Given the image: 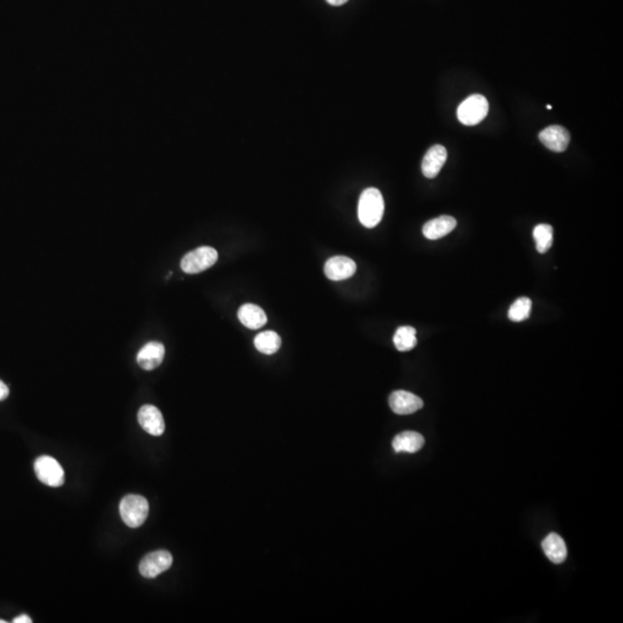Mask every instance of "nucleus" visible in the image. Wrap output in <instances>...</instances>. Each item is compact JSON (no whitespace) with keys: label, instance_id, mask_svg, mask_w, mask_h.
Listing matches in <instances>:
<instances>
[{"label":"nucleus","instance_id":"17","mask_svg":"<svg viewBox=\"0 0 623 623\" xmlns=\"http://www.w3.org/2000/svg\"><path fill=\"white\" fill-rule=\"evenodd\" d=\"M281 344V337L272 330L260 332L254 339L255 348L263 355H274L279 350Z\"/></svg>","mask_w":623,"mask_h":623},{"label":"nucleus","instance_id":"10","mask_svg":"<svg viewBox=\"0 0 623 623\" xmlns=\"http://www.w3.org/2000/svg\"><path fill=\"white\" fill-rule=\"evenodd\" d=\"M539 140L545 147L555 153L566 151L570 142L569 132L559 125H552L539 133Z\"/></svg>","mask_w":623,"mask_h":623},{"label":"nucleus","instance_id":"14","mask_svg":"<svg viewBox=\"0 0 623 623\" xmlns=\"http://www.w3.org/2000/svg\"><path fill=\"white\" fill-rule=\"evenodd\" d=\"M425 445V439L420 433L408 432L399 433L392 440V448L396 452H409L415 454L422 449Z\"/></svg>","mask_w":623,"mask_h":623},{"label":"nucleus","instance_id":"16","mask_svg":"<svg viewBox=\"0 0 623 623\" xmlns=\"http://www.w3.org/2000/svg\"><path fill=\"white\" fill-rule=\"evenodd\" d=\"M238 318L245 327L248 329H260L267 323V315L265 311L253 305V304H245L238 311Z\"/></svg>","mask_w":623,"mask_h":623},{"label":"nucleus","instance_id":"12","mask_svg":"<svg viewBox=\"0 0 623 623\" xmlns=\"http://www.w3.org/2000/svg\"><path fill=\"white\" fill-rule=\"evenodd\" d=\"M165 348L162 343L149 342L139 351L137 360L141 369L153 371L163 362Z\"/></svg>","mask_w":623,"mask_h":623},{"label":"nucleus","instance_id":"1","mask_svg":"<svg viewBox=\"0 0 623 623\" xmlns=\"http://www.w3.org/2000/svg\"><path fill=\"white\" fill-rule=\"evenodd\" d=\"M385 201L381 192L376 188H366L359 199V221L365 228L372 229L381 222Z\"/></svg>","mask_w":623,"mask_h":623},{"label":"nucleus","instance_id":"24","mask_svg":"<svg viewBox=\"0 0 623 623\" xmlns=\"http://www.w3.org/2000/svg\"><path fill=\"white\" fill-rule=\"evenodd\" d=\"M547 109H548V110H552V105H547Z\"/></svg>","mask_w":623,"mask_h":623},{"label":"nucleus","instance_id":"8","mask_svg":"<svg viewBox=\"0 0 623 623\" xmlns=\"http://www.w3.org/2000/svg\"><path fill=\"white\" fill-rule=\"evenodd\" d=\"M357 265L348 256H332L325 262V274L332 281H344L355 275Z\"/></svg>","mask_w":623,"mask_h":623},{"label":"nucleus","instance_id":"13","mask_svg":"<svg viewBox=\"0 0 623 623\" xmlns=\"http://www.w3.org/2000/svg\"><path fill=\"white\" fill-rule=\"evenodd\" d=\"M456 225H457V222L455 218L443 215V216L427 222L422 228V233L429 240H438V239L443 238L445 236L449 235L450 232L456 228Z\"/></svg>","mask_w":623,"mask_h":623},{"label":"nucleus","instance_id":"9","mask_svg":"<svg viewBox=\"0 0 623 623\" xmlns=\"http://www.w3.org/2000/svg\"><path fill=\"white\" fill-rule=\"evenodd\" d=\"M138 420L141 427L151 436H160L164 433V418L156 406H142L139 410Z\"/></svg>","mask_w":623,"mask_h":623},{"label":"nucleus","instance_id":"18","mask_svg":"<svg viewBox=\"0 0 623 623\" xmlns=\"http://www.w3.org/2000/svg\"><path fill=\"white\" fill-rule=\"evenodd\" d=\"M415 329L410 325L399 327L394 335V344L396 348L401 352L410 351L417 346V337H415Z\"/></svg>","mask_w":623,"mask_h":623},{"label":"nucleus","instance_id":"15","mask_svg":"<svg viewBox=\"0 0 623 623\" xmlns=\"http://www.w3.org/2000/svg\"><path fill=\"white\" fill-rule=\"evenodd\" d=\"M541 546H543L544 552L546 554L547 557L552 562L555 563V564H560V563H563L566 561L567 554H568L566 543H564V540L559 534H556V533L548 534L543 540Z\"/></svg>","mask_w":623,"mask_h":623},{"label":"nucleus","instance_id":"5","mask_svg":"<svg viewBox=\"0 0 623 623\" xmlns=\"http://www.w3.org/2000/svg\"><path fill=\"white\" fill-rule=\"evenodd\" d=\"M35 473L40 482L50 487H61L65 483L64 469L51 456H40L35 461Z\"/></svg>","mask_w":623,"mask_h":623},{"label":"nucleus","instance_id":"22","mask_svg":"<svg viewBox=\"0 0 623 623\" xmlns=\"http://www.w3.org/2000/svg\"><path fill=\"white\" fill-rule=\"evenodd\" d=\"M14 623H31L33 620H31V617H28V615H20V617H15L13 620Z\"/></svg>","mask_w":623,"mask_h":623},{"label":"nucleus","instance_id":"4","mask_svg":"<svg viewBox=\"0 0 623 623\" xmlns=\"http://www.w3.org/2000/svg\"><path fill=\"white\" fill-rule=\"evenodd\" d=\"M489 109V102L483 95H471L459 105L457 117L463 125L475 126L485 119Z\"/></svg>","mask_w":623,"mask_h":623},{"label":"nucleus","instance_id":"19","mask_svg":"<svg viewBox=\"0 0 623 623\" xmlns=\"http://www.w3.org/2000/svg\"><path fill=\"white\" fill-rule=\"evenodd\" d=\"M533 238L537 245V251L544 254L553 245V228L550 224L537 225L533 229Z\"/></svg>","mask_w":623,"mask_h":623},{"label":"nucleus","instance_id":"2","mask_svg":"<svg viewBox=\"0 0 623 623\" xmlns=\"http://www.w3.org/2000/svg\"><path fill=\"white\" fill-rule=\"evenodd\" d=\"M119 513L123 522L134 529L146 522L149 514V503L144 496L126 495L119 505Z\"/></svg>","mask_w":623,"mask_h":623},{"label":"nucleus","instance_id":"7","mask_svg":"<svg viewBox=\"0 0 623 623\" xmlns=\"http://www.w3.org/2000/svg\"><path fill=\"white\" fill-rule=\"evenodd\" d=\"M389 406L397 415H411L422 409L424 406L422 399L413 392L406 390H396L389 397Z\"/></svg>","mask_w":623,"mask_h":623},{"label":"nucleus","instance_id":"25","mask_svg":"<svg viewBox=\"0 0 623 623\" xmlns=\"http://www.w3.org/2000/svg\"><path fill=\"white\" fill-rule=\"evenodd\" d=\"M0 623H6V621H5V620H0Z\"/></svg>","mask_w":623,"mask_h":623},{"label":"nucleus","instance_id":"21","mask_svg":"<svg viewBox=\"0 0 623 623\" xmlns=\"http://www.w3.org/2000/svg\"><path fill=\"white\" fill-rule=\"evenodd\" d=\"M8 394H10V389L3 381H0V402L6 399Z\"/></svg>","mask_w":623,"mask_h":623},{"label":"nucleus","instance_id":"20","mask_svg":"<svg viewBox=\"0 0 623 623\" xmlns=\"http://www.w3.org/2000/svg\"><path fill=\"white\" fill-rule=\"evenodd\" d=\"M531 309H532L531 299L528 297H521L510 307L508 316L514 322L524 321L529 318Z\"/></svg>","mask_w":623,"mask_h":623},{"label":"nucleus","instance_id":"3","mask_svg":"<svg viewBox=\"0 0 623 623\" xmlns=\"http://www.w3.org/2000/svg\"><path fill=\"white\" fill-rule=\"evenodd\" d=\"M217 259L218 253L215 248L201 246L185 255L180 267L186 274H199L213 267Z\"/></svg>","mask_w":623,"mask_h":623},{"label":"nucleus","instance_id":"11","mask_svg":"<svg viewBox=\"0 0 623 623\" xmlns=\"http://www.w3.org/2000/svg\"><path fill=\"white\" fill-rule=\"evenodd\" d=\"M447 161V149L441 144H436L429 148L422 158V171L426 178L433 179L441 171Z\"/></svg>","mask_w":623,"mask_h":623},{"label":"nucleus","instance_id":"23","mask_svg":"<svg viewBox=\"0 0 623 623\" xmlns=\"http://www.w3.org/2000/svg\"><path fill=\"white\" fill-rule=\"evenodd\" d=\"M348 1V0H327V3H330L332 6H341Z\"/></svg>","mask_w":623,"mask_h":623},{"label":"nucleus","instance_id":"6","mask_svg":"<svg viewBox=\"0 0 623 623\" xmlns=\"http://www.w3.org/2000/svg\"><path fill=\"white\" fill-rule=\"evenodd\" d=\"M174 562V557L168 551H156L153 553L147 554L141 560L140 574L146 578H155L162 573L170 569Z\"/></svg>","mask_w":623,"mask_h":623}]
</instances>
